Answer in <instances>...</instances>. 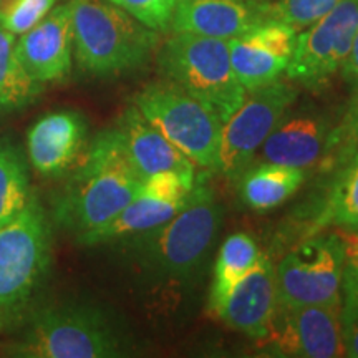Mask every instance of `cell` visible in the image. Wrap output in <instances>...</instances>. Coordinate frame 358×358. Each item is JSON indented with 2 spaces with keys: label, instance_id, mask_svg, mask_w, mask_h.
Returning <instances> with one entry per match:
<instances>
[{
  "label": "cell",
  "instance_id": "32",
  "mask_svg": "<svg viewBox=\"0 0 358 358\" xmlns=\"http://www.w3.org/2000/svg\"><path fill=\"white\" fill-rule=\"evenodd\" d=\"M6 324H7V317H6V313H3L2 310H0V330H2L3 327H6Z\"/></svg>",
  "mask_w": 358,
  "mask_h": 358
},
{
  "label": "cell",
  "instance_id": "10",
  "mask_svg": "<svg viewBox=\"0 0 358 358\" xmlns=\"http://www.w3.org/2000/svg\"><path fill=\"white\" fill-rule=\"evenodd\" d=\"M358 32V0H340L325 17L297 37L287 78L322 90L340 70Z\"/></svg>",
  "mask_w": 358,
  "mask_h": 358
},
{
  "label": "cell",
  "instance_id": "17",
  "mask_svg": "<svg viewBox=\"0 0 358 358\" xmlns=\"http://www.w3.org/2000/svg\"><path fill=\"white\" fill-rule=\"evenodd\" d=\"M87 133V120L78 111L60 110L45 115L27 134L30 164L45 176L66 173L82 155Z\"/></svg>",
  "mask_w": 358,
  "mask_h": 358
},
{
  "label": "cell",
  "instance_id": "21",
  "mask_svg": "<svg viewBox=\"0 0 358 358\" xmlns=\"http://www.w3.org/2000/svg\"><path fill=\"white\" fill-rule=\"evenodd\" d=\"M261 257L262 252L256 239L248 232H236L224 241L214 266L208 301L209 312L216 315L221 310L232 290L250 274Z\"/></svg>",
  "mask_w": 358,
  "mask_h": 358
},
{
  "label": "cell",
  "instance_id": "2",
  "mask_svg": "<svg viewBox=\"0 0 358 358\" xmlns=\"http://www.w3.org/2000/svg\"><path fill=\"white\" fill-rule=\"evenodd\" d=\"M222 224L214 191L198 176L189 203L168 222L133 236V254L151 285L179 289L203 267Z\"/></svg>",
  "mask_w": 358,
  "mask_h": 358
},
{
  "label": "cell",
  "instance_id": "4",
  "mask_svg": "<svg viewBox=\"0 0 358 358\" xmlns=\"http://www.w3.org/2000/svg\"><path fill=\"white\" fill-rule=\"evenodd\" d=\"M158 70L163 80L216 111L222 123L248 93L232 69L229 40L173 34L159 48Z\"/></svg>",
  "mask_w": 358,
  "mask_h": 358
},
{
  "label": "cell",
  "instance_id": "20",
  "mask_svg": "<svg viewBox=\"0 0 358 358\" xmlns=\"http://www.w3.org/2000/svg\"><path fill=\"white\" fill-rule=\"evenodd\" d=\"M306 169L275 163H252L237 179V189L249 209L266 213L279 208L306 182Z\"/></svg>",
  "mask_w": 358,
  "mask_h": 358
},
{
  "label": "cell",
  "instance_id": "1",
  "mask_svg": "<svg viewBox=\"0 0 358 358\" xmlns=\"http://www.w3.org/2000/svg\"><path fill=\"white\" fill-rule=\"evenodd\" d=\"M118 129L98 133L55 204V221L77 241L108 224L141 189Z\"/></svg>",
  "mask_w": 358,
  "mask_h": 358
},
{
  "label": "cell",
  "instance_id": "26",
  "mask_svg": "<svg viewBox=\"0 0 358 358\" xmlns=\"http://www.w3.org/2000/svg\"><path fill=\"white\" fill-rule=\"evenodd\" d=\"M57 0H0V25L13 35L34 29Z\"/></svg>",
  "mask_w": 358,
  "mask_h": 358
},
{
  "label": "cell",
  "instance_id": "8",
  "mask_svg": "<svg viewBox=\"0 0 358 358\" xmlns=\"http://www.w3.org/2000/svg\"><path fill=\"white\" fill-rule=\"evenodd\" d=\"M52 231L37 199L0 227V310L24 303L47 272Z\"/></svg>",
  "mask_w": 358,
  "mask_h": 358
},
{
  "label": "cell",
  "instance_id": "11",
  "mask_svg": "<svg viewBox=\"0 0 358 358\" xmlns=\"http://www.w3.org/2000/svg\"><path fill=\"white\" fill-rule=\"evenodd\" d=\"M196 171H164L146 178L140 192L108 224L80 237L82 245H98L133 237L168 222L189 203Z\"/></svg>",
  "mask_w": 358,
  "mask_h": 358
},
{
  "label": "cell",
  "instance_id": "19",
  "mask_svg": "<svg viewBox=\"0 0 358 358\" xmlns=\"http://www.w3.org/2000/svg\"><path fill=\"white\" fill-rule=\"evenodd\" d=\"M115 128L122 136L134 168L145 179L164 171L198 169L189 158H186L173 143H169L148 122L134 105L124 110Z\"/></svg>",
  "mask_w": 358,
  "mask_h": 358
},
{
  "label": "cell",
  "instance_id": "13",
  "mask_svg": "<svg viewBox=\"0 0 358 358\" xmlns=\"http://www.w3.org/2000/svg\"><path fill=\"white\" fill-rule=\"evenodd\" d=\"M272 20L274 3L268 0H178L169 29L232 40Z\"/></svg>",
  "mask_w": 358,
  "mask_h": 358
},
{
  "label": "cell",
  "instance_id": "5",
  "mask_svg": "<svg viewBox=\"0 0 358 358\" xmlns=\"http://www.w3.org/2000/svg\"><path fill=\"white\" fill-rule=\"evenodd\" d=\"M133 105L196 168L219 171L224 123L216 111L168 80L146 85Z\"/></svg>",
  "mask_w": 358,
  "mask_h": 358
},
{
  "label": "cell",
  "instance_id": "14",
  "mask_svg": "<svg viewBox=\"0 0 358 358\" xmlns=\"http://www.w3.org/2000/svg\"><path fill=\"white\" fill-rule=\"evenodd\" d=\"M297 32L282 22H267L229 40L231 64L239 83L248 90L280 78L294 55Z\"/></svg>",
  "mask_w": 358,
  "mask_h": 358
},
{
  "label": "cell",
  "instance_id": "27",
  "mask_svg": "<svg viewBox=\"0 0 358 358\" xmlns=\"http://www.w3.org/2000/svg\"><path fill=\"white\" fill-rule=\"evenodd\" d=\"M340 0H280L274 3V19L297 32L317 24Z\"/></svg>",
  "mask_w": 358,
  "mask_h": 358
},
{
  "label": "cell",
  "instance_id": "22",
  "mask_svg": "<svg viewBox=\"0 0 358 358\" xmlns=\"http://www.w3.org/2000/svg\"><path fill=\"white\" fill-rule=\"evenodd\" d=\"M335 171L337 174L308 236L329 226L340 231H358V148Z\"/></svg>",
  "mask_w": 358,
  "mask_h": 358
},
{
  "label": "cell",
  "instance_id": "3",
  "mask_svg": "<svg viewBox=\"0 0 358 358\" xmlns=\"http://www.w3.org/2000/svg\"><path fill=\"white\" fill-rule=\"evenodd\" d=\"M71 37L78 65L95 77L140 70L158 47V34L105 0H71Z\"/></svg>",
  "mask_w": 358,
  "mask_h": 358
},
{
  "label": "cell",
  "instance_id": "24",
  "mask_svg": "<svg viewBox=\"0 0 358 358\" xmlns=\"http://www.w3.org/2000/svg\"><path fill=\"white\" fill-rule=\"evenodd\" d=\"M29 203V179L24 159L13 148H0V227L10 222Z\"/></svg>",
  "mask_w": 358,
  "mask_h": 358
},
{
  "label": "cell",
  "instance_id": "28",
  "mask_svg": "<svg viewBox=\"0 0 358 358\" xmlns=\"http://www.w3.org/2000/svg\"><path fill=\"white\" fill-rule=\"evenodd\" d=\"M150 29L168 30L178 0H110Z\"/></svg>",
  "mask_w": 358,
  "mask_h": 358
},
{
  "label": "cell",
  "instance_id": "6",
  "mask_svg": "<svg viewBox=\"0 0 358 358\" xmlns=\"http://www.w3.org/2000/svg\"><path fill=\"white\" fill-rule=\"evenodd\" d=\"M122 353L113 324L92 306L38 310L20 342L8 348V355L20 358H111Z\"/></svg>",
  "mask_w": 358,
  "mask_h": 358
},
{
  "label": "cell",
  "instance_id": "16",
  "mask_svg": "<svg viewBox=\"0 0 358 358\" xmlns=\"http://www.w3.org/2000/svg\"><path fill=\"white\" fill-rule=\"evenodd\" d=\"M71 43L70 6H60L22 34L15 53L35 82H60L71 70Z\"/></svg>",
  "mask_w": 358,
  "mask_h": 358
},
{
  "label": "cell",
  "instance_id": "7",
  "mask_svg": "<svg viewBox=\"0 0 358 358\" xmlns=\"http://www.w3.org/2000/svg\"><path fill=\"white\" fill-rule=\"evenodd\" d=\"M343 261L345 250L338 232L308 236L275 267L277 307L342 302Z\"/></svg>",
  "mask_w": 358,
  "mask_h": 358
},
{
  "label": "cell",
  "instance_id": "25",
  "mask_svg": "<svg viewBox=\"0 0 358 358\" xmlns=\"http://www.w3.org/2000/svg\"><path fill=\"white\" fill-rule=\"evenodd\" d=\"M358 148V88L353 90V96L347 113L340 120L337 127L332 128L322 166L324 169H337L342 166Z\"/></svg>",
  "mask_w": 358,
  "mask_h": 358
},
{
  "label": "cell",
  "instance_id": "30",
  "mask_svg": "<svg viewBox=\"0 0 358 358\" xmlns=\"http://www.w3.org/2000/svg\"><path fill=\"white\" fill-rule=\"evenodd\" d=\"M342 334L345 357L358 358V306H343Z\"/></svg>",
  "mask_w": 358,
  "mask_h": 358
},
{
  "label": "cell",
  "instance_id": "23",
  "mask_svg": "<svg viewBox=\"0 0 358 358\" xmlns=\"http://www.w3.org/2000/svg\"><path fill=\"white\" fill-rule=\"evenodd\" d=\"M42 83L27 73L15 53L13 34L0 25V110H19L38 95Z\"/></svg>",
  "mask_w": 358,
  "mask_h": 358
},
{
  "label": "cell",
  "instance_id": "9",
  "mask_svg": "<svg viewBox=\"0 0 358 358\" xmlns=\"http://www.w3.org/2000/svg\"><path fill=\"white\" fill-rule=\"evenodd\" d=\"M297 95V88L282 80L249 90L239 108L222 124L217 173L237 181L254 163L268 134L292 108Z\"/></svg>",
  "mask_w": 358,
  "mask_h": 358
},
{
  "label": "cell",
  "instance_id": "31",
  "mask_svg": "<svg viewBox=\"0 0 358 358\" xmlns=\"http://www.w3.org/2000/svg\"><path fill=\"white\" fill-rule=\"evenodd\" d=\"M340 73H342L343 82H345L352 90L358 88V32L353 38L352 48L348 55L340 66Z\"/></svg>",
  "mask_w": 358,
  "mask_h": 358
},
{
  "label": "cell",
  "instance_id": "12",
  "mask_svg": "<svg viewBox=\"0 0 358 358\" xmlns=\"http://www.w3.org/2000/svg\"><path fill=\"white\" fill-rule=\"evenodd\" d=\"M342 302L327 306L277 307L264 342L275 357H345L342 334Z\"/></svg>",
  "mask_w": 358,
  "mask_h": 358
},
{
  "label": "cell",
  "instance_id": "29",
  "mask_svg": "<svg viewBox=\"0 0 358 358\" xmlns=\"http://www.w3.org/2000/svg\"><path fill=\"white\" fill-rule=\"evenodd\" d=\"M345 261H343L342 289L345 306H358V231H340Z\"/></svg>",
  "mask_w": 358,
  "mask_h": 358
},
{
  "label": "cell",
  "instance_id": "15",
  "mask_svg": "<svg viewBox=\"0 0 358 358\" xmlns=\"http://www.w3.org/2000/svg\"><path fill=\"white\" fill-rule=\"evenodd\" d=\"M330 118L320 110L306 108L289 113L267 136L254 163H275L307 169L324 158L332 133Z\"/></svg>",
  "mask_w": 358,
  "mask_h": 358
},
{
  "label": "cell",
  "instance_id": "18",
  "mask_svg": "<svg viewBox=\"0 0 358 358\" xmlns=\"http://www.w3.org/2000/svg\"><path fill=\"white\" fill-rule=\"evenodd\" d=\"M277 310L275 266L267 256L259 259L250 274L232 290L216 313L229 329L264 342Z\"/></svg>",
  "mask_w": 358,
  "mask_h": 358
}]
</instances>
